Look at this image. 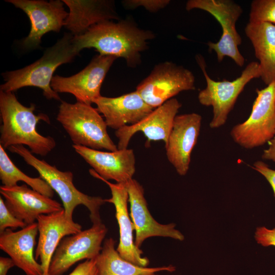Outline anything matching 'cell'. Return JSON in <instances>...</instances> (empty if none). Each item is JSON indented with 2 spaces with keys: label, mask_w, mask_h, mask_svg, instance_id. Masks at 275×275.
I'll return each mask as SVG.
<instances>
[{
  "label": "cell",
  "mask_w": 275,
  "mask_h": 275,
  "mask_svg": "<svg viewBox=\"0 0 275 275\" xmlns=\"http://www.w3.org/2000/svg\"><path fill=\"white\" fill-rule=\"evenodd\" d=\"M244 32L259 61L260 77L268 85L275 80V24L249 21Z\"/></svg>",
  "instance_id": "obj_23"
},
{
  "label": "cell",
  "mask_w": 275,
  "mask_h": 275,
  "mask_svg": "<svg viewBox=\"0 0 275 275\" xmlns=\"http://www.w3.org/2000/svg\"><path fill=\"white\" fill-rule=\"evenodd\" d=\"M155 37L153 32L125 19L98 23L84 34L74 36L73 41L79 52L84 48H94L99 54L122 58L129 67L135 68L141 63V52Z\"/></svg>",
  "instance_id": "obj_1"
},
{
  "label": "cell",
  "mask_w": 275,
  "mask_h": 275,
  "mask_svg": "<svg viewBox=\"0 0 275 275\" xmlns=\"http://www.w3.org/2000/svg\"><path fill=\"white\" fill-rule=\"evenodd\" d=\"M269 145L262 155V158L275 162V133L272 139L268 142Z\"/></svg>",
  "instance_id": "obj_32"
},
{
  "label": "cell",
  "mask_w": 275,
  "mask_h": 275,
  "mask_svg": "<svg viewBox=\"0 0 275 275\" xmlns=\"http://www.w3.org/2000/svg\"><path fill=\"white\" fill-rule=\"evenodd\" d=\"M0 179L3 185L12 187L22 181L33 189L46 196L52 198L54 191L48 184L41 177H31L19 169L12 162L0 145Z\"/></svg>",
  "instance_id": "obj_25"
},
{
  "label": "cell",
  "mask_w": 275,
  "mask_h": 275,
  "mask_svg": "<svg viewBox=\"0 0 275 275\" xmlns=\"http://www.w3.org/2000/svg\"><path fill=\"white\" fill-rule=\"evenodd\" d=\"M57 120L74 145L108 151L118 150L108 135L105 120L91 105L62 101Z\"/></svg>",
  "instance_id": "obj_5"
},
{
  "label": "cell",
  "mask_w": 275,
  "mask_h": 275,
  "mask_svg": "<svg viewBox=\"0 0 275 275\" xmlns=\"http://www.w3.org/2000/svg\"><path fill=\"white\" fill-rule=\"evenodd\" d=\"M72 147L99 177L117 183H127L133 178L135 158L132 149L103 151L74 145Z\"/></svg>",
  "instance_id": "obj_18"
},
{
  "label": "cell",
  "mask_w": 275,
  "mask_h": 275,
  "mask_svg": "<svg viewBox=\"0 0 275 275\" xmlns=\"http://www.w3.org/2000/svg\"><path fill=\"white\" fill-rule=\"evenodd\" d=\"M13 153L20 156L25 162L33 167L60 197L65 214L72 218L74 209L83 205L89 210L90 218L93 224L102 223L100 209L106 203L100 197L90 196L77 189L73 182V175L71 171H62L46 161L39 159L23 145L12 146L8 148Z\"/></svg>",
  "instance_id": "obj_4"
},
{
  "label": "cell",
  "mask_w": 275,
  "mask_h": 275,
  "mask_svg": "<svg viewBox=\"0 0 275 275\" xmlns=\"http://www.w3.org/2000/svg\"><path fill=\"white\" fill-rule=\"evenodd\" d=\"M170 3L169 0H125L123 6L128 9L143 7L150 12H156L164 8Z\"/></svg>",
  "instance_id": "obj_28"
},
{
  "label": "cell",
  "mask_w": 275,
  "mask_h": 275,
  "mask_svg": "<svg viewBox=\"0 0 275 275\" xmlns=\"http://www.w3.org/2000/svg\"><path fill=\"white\" fill-rule=\"evenodd\" d=\"M117 58L99 54L78 73L70 77L53 76L51 87L57 93L72 94L77 102L91 105L100 96L102 84Z\"/></svg>",
  "instance_id": "obj_11"
},
{
  "label": "cell",
  "mask_w": 275,
  "mask_h": 275,
  "mask_svg": "<svg viewBox=\"0 0 275 275\" xmlns=\"http://www.w3.org/2000/svg\"><path fill=\"white\" fill-rule=\"evenodd\" d=\"M69 12L64 26L74 36L85 33L91 26L98 23L119 19L112 1L63 0Z\"/></svg>",
  "instance_id": "obj_22"
},
{
  "label": "cell",
  "mask_w": 275,
  "mask_h": 275,
  "mask_svg": "<svg viewBox=\"0 0 275 275\" xmlns=\"http://www.w3.org/2000/svg\"><path fill=\"white\" fill-rule=\"evenodd\" d=\"M113 238L105 239L102 250L95 259L98 275H156L158 272L176 270L172 265L157 267H142L124 259L115 249Z\"/></svg>",
  "instance_id": "obj_24"
},
{
  "label": "cell",
  "mask_w": 275,
  "mask_h": 275,
  "mask_svg": "<svg viewBox=\"0 0 275 275\" xmlns=\"http://www.w3.org/2000/svg\"><path fill=\"white\" fill-rule=\"evenodd\" d=\"M73 37L72 34H65L35 62L24 68L3 73L5 82L1 85V90L13 92L24 87H35L43 91L47 99L60 100L58 93L51 87V81L59 66L70 63L79 54L73 43Z\"/></svg>",
  "instance_id": "obj_3"
},
{
  "label": "cell",
  "mask_w": 275,
  "mask_h": 275,
  "mask_svg": "<svg viewBox=\"0 0 275 275\" xmlns=\"http://www.w3.org/2000/svg\"><path fill=\"white\" fill-rule=\"evenodd\" d=\"M196 60L206 82V87L198 94V100L204 106L212 107L213 115L209 126L212 129L217 128L226 123L229 113L245 86L252 79L260 77L259 64L254 61L250 62L241 75L232 81H215L206 72L202 56L197 55Z\"/></svg>",
  "instance_id": "obj_6"
},
{
  "label": "cell",
  "mask_w": 275,
  "mask_h": 275,
  "mask_svg": "<svg viewBox=\"0 0 275 275\" xmlns=\"http://www.w3.org/2000/svg\"><path fill=\"white\" fill-rule=\"evenodd\" d=\"M0 193L10 212L27 225L35 223L40 215L63 209L60 203L29 188L26 184L12 187L2 185Z\"/></svg>",
  "instance_id": "obj_19"
},
{
  "label": "cell",
  "mask_w": 275,
  "mask_h": 275,
  "mask_svg": "<svg viewBox=\"0 0 275 275\" xmlns=\"http://www.w3.org/2000/svg\"><path fill=\"white\" fill-rule=\"evenodd\" d=\"M252 168L267 180L273 190L275 197V170L270 168L267 164L262 161L255 162Z\"/></svg>",
  "instance_id": "obj_30"
},
{
  "label": "cell",
  "mask_w": 275,
  "mask_h": 275,
  "mask_svg": "<svg viewBox=\"0 0 275 275\" xmlns=\"http://www.w3.org/2000/svg\"><path fill=\"white\" fill-rule=\"evenodd\" d=\"M27 225L15 217L9 210L2 197H0V233L10 228H23Z\"/></svg>",
  "instance_id": "obj_27"
},
{
  "label": "cell",
  "mask_w": 275,
  "mask_h": 275,
  "mask_svg": "<svg viewBox=\"0 0 275 275\" xmlns=\"http://www.w3.org/2000/svg\"><path fill=\"white\" fill-rule=\"evenodd\" d=\"M35 105H22L13 92L0 91L1 126L0 145L4 149L12 146L26 145L31 152L41 156L48 154L56 146L51 136H44L36 129L41 120L49 124L46 114L34 113Z\"/></svg>",
  "instance_id": "obj_2"
},
{
  "label": "cell",
  "mask_w": 275,
  "mask_h": 275,
  "mask_svg": "<svg viewBox=\"0 0 275 275\" xmlns=\"http://www.w3.org/2000/svg\"><path fill=\"white\" fill-rule=\"evenodd\" d=\"M89 173L93 177L105 183L111 189L112 197L105 201L113 204L116 210L115 216L120 234L117 251L124 259L135 265L147 267L149 263V259L142 257L143 252L134 243L133 235L134 230L128 211V194L126 183H112L99 177L93 169H90Z\"/></svg>",
  "instance_id": "obj_15"
},
{
  "label": "cell",
  "mask_w": 275,
  "mask_h": 275,
  "mask_svg": "<svg viewBox=\"0 0 275 275\" xmlns=\"http://www.w3.org/2000/svg\"><path fill=\"white\" fill-rule=\"evenodd\" d=\"M130 204V216L135 231L134 243L140 248L147 238L154 236L170 237L180 241L184 235L176 229L174 223L161 224L156 222L148 210L144 188L134 179L126 183Z\"/></svg>",
  "instance_id": "obj_14"
},
{
  "label": "cell",
  "mask_w": 275,
  "mask_h": 275,
  "mask_svg": "<svg viewBox=\"0 0 275 275\" xmlns=\"http://www.w3.org/2000/svg\"><path fill=\"white\" fill-rule=\"evenodd\" d=\"M249 21L266 22L275 24V0L253 1Z\"/></svg>",
  "instance_id": "obj_26"
},
{
  "label": "cell",
  "mask_w": 275,
  "mask_h": 275,
  "mask_svg": "<svg viewBox=\"0 0 275 275\" xmlns=\"http://www.w3.org/2000/svg\"><path fill=\"white\" fill-rule=\"evenodd\" d=\"M39 238L35 251L40 260L43 275H48L52 258L61 240L80 232L81 226L67 217L64 208L60 211L39 215L37 219Z\"/></svg>",
  "instance_id": "obj_17"
},
{
  "label": "cell",
  "mask_w": 275,
  "mask_h": 275,
  "mask_svg": "<svg viewBox=\"0 0 275 275\" xmlns=\"http://www.w3.org/2000/svg\"><path fill=\"white\" fill-rule=\"evenodd\" d=\"M181 103L172 98L155 108L139 122L125 126L115 131L118 139V149L127 148L132 136L141 131L147 139V142L163 141L166 144L172 128L174 120L177 115Z\"/></svg>",
  "instance_id": "obj_16"
},
{
  "label": "cell",
  "mask_w": 275,
  "mask_h": 275,
  "mask_svg": "<svg viewBox=\"0 0 275 275\" xmlns=\"http://www.w3.org/2000/svg\"><path fill=\"white\" fill-rule=\"evenodd\" d=\"M94 103L104 117L107 127L116 130L139 122L154 109L136 90L116 97L101 96Z\"/></svg>",
  "instance_id": "obj_20"
},
{
  "label": "cell",
  "mask_w": 275,
  "mask_h": 275,
  "mask_svg": "<svg viewBox=\"0 0 275 275\" xmlns=\"http://www.w3.org/2000/svg\"><path fill=\"white\" fill-rule=\"evenodd\" d=\"M256 92L250 116L230 131L233 141L246 149L268 143L275 133V80Z\"/></svg>",
  "instance_id": "obj_8"
},
{
  "label": "cell",
  "mask_w": 275,
  "mask_h": 275,
  "mask_svg": "<svg viewBox=\"0 0 275 275\" xmlns=\"http://www.w3.org/2000/svg\"><path fill=\"white\" fill-rule=\"evenodd\" d=\"M6 2L23 10L30 20V32L23 41V45L26 48L38 47L42 37L46 33L60 32L64 26L68 15L63 1L8 0Z\"/></svg>",
  "instance_id": "obj_12"
},
{
  "label": "cell",
  "mask_w": 275,
  "mask_h": 275,
  "mask_svg": "<svg viewBox=\"0 0 275 275\" xmlns=\"http://www.w3.org/2000/svg\"><path fill=\"white\" fill-rule=\"evenodd\" d=\"M15 263L10 258L0 257V275H7L8 270L15 266Z\"/></svg>",
  "instance_id": "obj_33"
},
{
  "label": "cell",
  "mask_w": 275,
  "mask_h": 275,
  "mask_svg": "<svg viewBox=\"0 0 275 275\" xmlns=\"http://www.w3.org/2000/svg\"><path fill=\"white\" fill-rule=\"evenodd\" d=\"M255 238L257 243L263 246L275 247V228L269 229L265 227H258L255 233Z\"/></svg>",
  "instance_id": "obj_29"
},
{
  "label": "cell",
  "mask_w": 275,
  "mask_h": 275,
  "mask_svg": "<svg viewBox=\"0 0 275 275\" xmlns=\"http://www.w3.org/2000/svg\"><path fill=\"white\" fill-rule=\"evenodd\" d=\"M38 233L36 222L16 232L8 228L0 233V249L26 275H43L41 264L37 261L34 253Z\"/></svg>",
  "instance_id": "obj_21"
},
{
  "label": "cell",
  "mask_w": 275,
  "mask_h": 275,
  "mask_svg": "<svg viewBox=\"0 0 275 275\" xmlns=\"http://www.w3.org/2000/svg\"><path fill=\"white\" fill-rule=\"evenodd\" d=\"M68 275H98L96 259L86 260L77 265Z\"/></svg>",
  "instance_id": "obj_31"
},
{
  "label": "cell",
  "mask_w": 275,
  "mask_h": 275,
  "mask_svg": "<svg viewBox=\"0 0 275 275\" xmlns=\"http://www.w3.org/2000/svg\"><path fill=\"white\" fill-rule=\"evenodd\" d=\"M202 116L196 113L177 115L165 144L169 161L177 173L185 175L189 168L192 151L198 141Z\"/></svg>",
  "instance_id": "obj_13"
},
{
  "label": "cell",
  "mask_w": 275,
  "mask_h": 275,
  "mask_svg": "<svg viewBox=\"0 0 275 275\" xmlns=\"http://www.w3.org/2000/svg\"><path fill=\"white\" fill-rule=\"evenodd\" d=\"M185 8L188 11L195 9L206 11L217 20L222 34L218 41L208 42L209 49L216 53L219 62L228 57L238 66L242 67L245 59L238 49L242 39L236 28L243 11L241 6L231 0H189Z\"/></svg>",
  "instance_id": "obj_7"
},
{
  "label": "cell",
  "mask_w": 275,
  "mask_h": 275,
  "mask_svg": "<svg viewBox=\"0 0 275 275\" xmlns=\"http://www.w3.org/2000/svg\"><path fill=\"white\" fill-rule=\"evenodd\" d=\"M195 89V77L191 71L166 61L156 65L136 91L149 105L155 108L179 93Z\"/></svg>",
  "instance_id": "obj_9"
},
{
  "label": "cell",
  "mask_w": 275,
  "mask_h": 275,
  "mask_svg": "<svg viewBox=\"0 0 275 275\" xmlns=\"http://www.w3.org/2000/svg\"><path fill=\"white\" fill-rule=\"evenodd\" d=\"M107 232L105 225L101 223L64 237L52 258L48 275H63L79 261L96 259Z\"/></svg>",
  "instance_id": "obj_10"
}]
</instances>
